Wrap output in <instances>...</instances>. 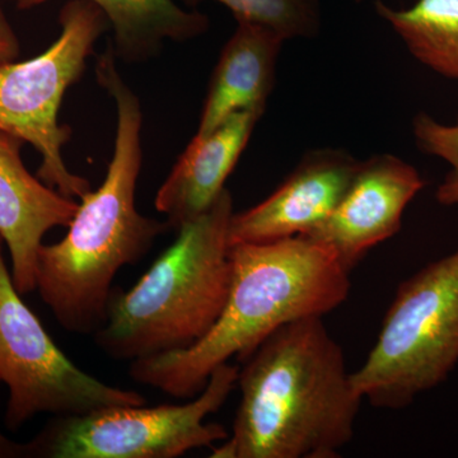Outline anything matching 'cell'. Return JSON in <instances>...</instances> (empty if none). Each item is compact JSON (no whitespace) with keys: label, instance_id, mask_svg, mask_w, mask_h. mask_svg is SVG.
Listing matches in <instances>:
<instances>
[{"label":"cell","instance_id":"6da1fadb","mask_svg":"<svg viewBox=\"0 0 458 458\" xmlns=\"http://www.w3.org/2000/svg\"><path fill=\"white\" fill-rule=\"evenodd\" d=\"M111 45L96 60L99 87L114 99L116 134L106 176L81 199L64 238L42 245L36 259V291L68 333L95 335L107 318L114 276L141 260L167 222L138 212L143 167V110L117 66Z\"/></svg>","mask_w":458,"mask_h":458},{"label":"cell","instance_id":"7a4b0ae2","mask_svg":"<svg viewBox=\"0 0 458 458\" xmlns=\"http://www.w3.org/2000/svg\"><path fill=\"white\" fill-rule=\"evenodd\" d=\"M233 429L213 458H336L363 399L324 318L286 324L242 361Z\"/></svg>","mask_w":458,"mask_h":458},{"label":"cell","instance_id":"3957f363","mask_svg":"<svg viewBox=\"0 0 458 458\" xmlns=\"http://www.w3.org/2000/svg\"><path fill=\"white\" fill-rule=\"evenodd\" d=\"M227 302L209 333L183 351L131 361L138 384L191 400L232 358L242 363L271 334L306 318H324L351 292V271L333 250L303 236L229 246Z\"/></svg>","mask_w":458,"mask_h":458},{"label":"cell","instance_id":"277c9868","mask_svg":"<svg viewBox=\"0 0 458 458\" xmlns=\"http://www.w3.org/2000/svg\"><path fill=\"white\" fill-rule=\"evenodd\" d=\"M233 213L225 189L209 209L180 227L137 284L113 289L106 322L93 335L107 357L132 361L183 351L209 333L231 288Z\"/></svg>","mask_w":458,"mask_h":458},{"label":"cell","instance_id":"5b68a950","mask_svg":"<svg viewBox=\"0 0 458 458\" xmlns=\"http://www.w3.org/2000/svg\"><path fill=\"white\" fill-rule=\"evenodd\" d=\"M457 364L458 247L401 283L352 385L375 408L403 409Z\"/></svg>","mask_w":458,"mask_h":458},{"label":"cell","instance_id":"8992f818","mask_svg":"<svg viewBox=\"0 0 458 458\" xmlns=\"http://www.w3.org/2000/svg\"><path fill=\"white\" fill-rule=\"evenodd\" d=\"M59 25L60 35L44 53L0 65V131L38 150L42 182L65 197L82 199L92 188L65 164L63 149L73 131L60 123L59 113L66 90L82 78L110 23L90 0H68L60 9Z\"/></svg>","mask_w":458,"mask_h":458},{"label":"cell","instance_id":"52a82bcc","mask_svg":"<svg viewBox=\"0 0 458 458\" xmlns=\"http://www.w3.org/2000/svg\"><path fill=\"white\" fill-rule=\"evenodd\" d=\"M240 367L225 363L190 403L114 406L77 417H54L32 441L27 457L176 458L228 438L221 424L207 423L237 386Z\"/></svg>","mask_w":458,"mask_h":458},{"label":"cell","instance_id":"ba28073f","mask_svg":"<svg viewBox=\"0 0 458 458\" xmlns=\"http://www.w3.org/2000/svg\"><path fill=\"white\" fill-rule=\"evenodd\" d=\"M0 236V382L9 390L5 426L18 430L38 414L77 417L114 406H143L134 390L105 384L69 360L23 302Z\"/></svg>","mask_w":458,"mask_h":458},{"label":"cell","instance_id":"9c48e42d","mask_svg":"<svg viewBox=\"0 0 458 458\" xmlns=\"http://www.w3.org/2000/svg\"><path fill=\"white\" fill-rule=\"evenodd\" d=\"M424 185L417 168L399 157H370L360 161L333 213L302 236L333 250L352 271L373 247L400 231L406 208Z\"/></svg>","mask_w":458,"mask_h":458},{"label":"cell","instance_id":"30bf717a","mask_svg":"<svg viewBox=\"0 0 458 458\" xmlns=\"http://www.w3.org/2000/svg\"><path fill=\"white\" fill-rule=\"evenodd\" d=\"M360 161L346 150L321 148L307 153L273 194L229 223V246L302 236L333 213Z\"/></svg>","mask_w":458,"mask_h":458},{"label":"cell","instance_id":"8fae6325","mask_svg":"<svg viewBox=\"0 0 458 458\" xmlns=\"http://www.w3.org/2000/svg\"><path fill=\"white\" fill-rule=\"evenodd\" d=\"M23 146L20 138L0 131V236L21 295L36 291V259L45 234L68 228L80 205L30 174L21 153Z\"/></svg>","mask_w":458,"mask_h":458},{"label":"cell","instance_id":"7c38bea8","mask_svg":"<svg viewBox=\"0 0 458 458\" xmlns=\"http://www.w3.org/2000/svg\"><path fill=\"white\" fill-rule=\"evenodd\" d=\"M265 108L229 116L207 134H195L156 195L157 212L179 231L212 207L251 140Z\"/></svg>","mask_w":458,"mask_h":458},{"label":"cell","instance_id":"4fadbf2b","mask_svg":"<svg viewBox=\"0 0 458 458\" xmlns=\"http://www.w3.org/2000/svg\"><path fill=\"white\" fill-rule=\"evenodd\" d=\"M284 42L267 27L237 22L214 68L197 134L212 131L240 111L267 108Z\"/></svg>","mask_w":458,"mask_h":458},{"label":"cell","instance_id":"5bb4252c","mask_svg":"<svg viewBox=\"0 0 458 458\" xmlns=\"http://www.w3.org/2000/svg\"><path fill=\"white\" fill-rule=\"evenodd\" d=\"M30 11L50 0H12ZM106 14L114 55L125 64H143L162 53L165 42L195 40L209 30L210 20L198 9L174 0H90Z\"/></svg>","mask_w":458,"mask_h":458},{"label":"cell","instance_id":"9a60e30c","mask_svg":"<svg viewBox=\"0 0 458 458\" xmlns=\"http://www.w3.org/2000/svg\"><path fill=\"white\" fill-rule=\"evenodd\" d=\"M375 9L415 59L458 81V0H417L406 9L376 0Z\"/></svg>","mask_w":458,"mask_h":458},{"label":"cell","instance_id":"2e32d148","mask_svg":"<svg viewBox=\"0 0 458 458\" xmlns=\"http://www.w3.org/2000/svg\"><path fill=\"white\" fill-rule=\"evenodd\" d=\"M182 7L198 9L201 3L225 5L236 22L267 27L284 40L312 38L322 22L321 0H174Z\"/></svg>","mask_w":458,"mask_h":458},{"label":"cell","instance_id":"e0dca14e","mask_svg":"<svg viewBox=\"0 0 458 458\" xmlns=\"http://www.w3.org/2000/svg\"><path fill=\"white\" fill-rule=\"evenodd\" d=\"M412 132L419 149L451 165V171L437 189V201L445 207L458 205V119L447 125L420 113L412 122Z\"/></svg>","mask_w":458,"mask_h":458},{"label":"cell","instance_id":"ac0fdd59","mask_svg":"<svg viewBox=\"0 0 458 458\" xmlns=\"http://www.w3.org/2000/svg\"><path fill=\"white\" fill-rule=\"evenodd\" d=\"M21 54V42L4 9L0 5V65L16 62Z\"/></svg>","mask_w":458,"mask_h":458},{"label":"cell","instance_id":"d6986e66","mask_svg":"<svg viewBox=\"0 0 458 458\" xmlns=\"http://www.w3.org/2000/svg\"><path fill=\"white\" fill-rule=\"evenodd\" d=\"M27 457V445L9 441L0 434V458Z\"/></svg>","mask_w":458,"mask_h":458},{"label":"cell","instance_id":"ffe728a7","mask_svg":"<svg viewBox=\"0 0 458 458\" xmlns=\"http://www.w3.org/2000/svg\"><path fill=\"white\" fill-rule=\"evenodd\" d=\"M357 3L366 2V0H355ZM373 2H376V0H373Z\"/></svg>","mask_w":458,"mask_h":458}]
</instances>
